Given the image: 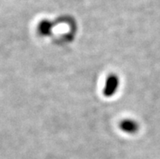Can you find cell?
Instances as JSON below:
<instances>
[{
    "label": "cell",
    "instance_id": "3957f363",
    "mask_svg": "<svg viewBox=\"0 0 160 159\" xmlns=\"http://www.w3.org/2000/svg\"><path fill=\"white\" fill-rule=\"evenodd\" d=\"M53 28L52 23L50 20H42L38 24V31L42 36H47L50 35Z\"/></svg>",
    "mask_w": 160,
    "mask_h": 159
},
{
    "label": "cell",
    "instance_id": "6da1fadb",
    "mask_svg": "<svg viewBox=\"0 0 160 159\" xmlns=\"http://www.w3.org/2000/svg\"><path fill=\"white\" fill-rule=\"evenodd\" d=\"M120 85V79L116 74H110L105 81L103 87V95L107 97H112L116 93Z\"/></svg>",
    "mask_w": 160,
    "mask_h": 159
},
{
    "label": "cell",
    "instance_id": "7a4b0ae2",
    "mask_svg": "<svg viewBox=\"0 0 160 159\" xmlns=\"http://www.w3.org/2000/svg\"><path fill=\"white\" fill-rule=\"evenodd\" d=\"M120 128L124 132L128 134H134L138 131L139 124L133 119H125L120 123Z\"/></svg>",
    "mask_w": 160,
    "mask_h": 159
}]
</instances>
